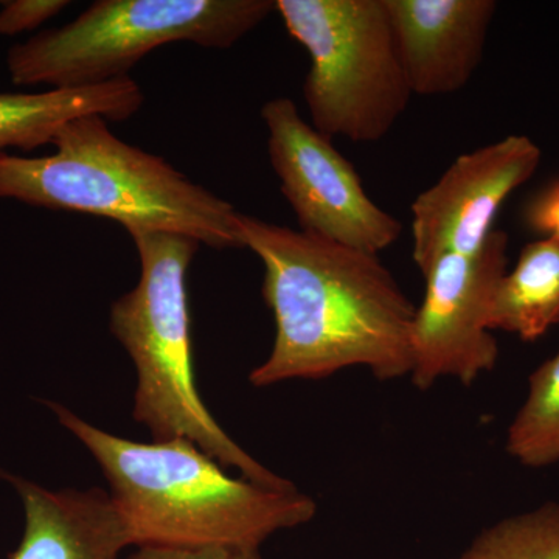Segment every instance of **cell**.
Here are the masks:
<instances>
[{
    "label": "cell",
    "instance_id": "1",
    "mask_svg": "<svg viewBox=\"0 0 559 559\" xmlns=\"http://www.w3.org/2000/svg\"><path fill=\"white\" fill-rule=\"evenodd\" d=\"M237 230L263 263L261 294L275 322L250 384L323 380L352 367L380 381L411 377L417 307L380 257L240 212Z\"/></svg>",
    "mask_w": 559,
    "mask_h": 559
},
{
    "label": "cell",
    "instance_id": "2",
    "mask_svg": "<svg viewBox=\"0 0 559 559\" xmlns=\"http://www.w3.org/2000/svg\"><path fill=\"white\" fill-rule=\"evenodd\" d=\"M100 465L135 547L234 546L260 549L274 533L308 524L318 506L299 489L234 479L193 441L139 443L47 403Z\"/></svg>",
    "mask_w": 559,
    "mask_h": 559
},
{
    "label": "cell",
    "instance_id": "3",
    "mask_svg": "<svg viewBox=\"0 0 559 559\" xmlns=\"http://www.w3.org/2000/svg\"><path fill=\"white\" fill-rule=\"evenodd\" d=\"M55 153L0 151V200L116 221L130 235L164 231L215 249L242 248L230 202L132 146L100 116L80 117L58 131Z\"/></svg>",
    "mask_w": 559,
    "mask_h": 559
},
{
    "label": "cell",
    "instance_id": "4",
    "mask_svg": "<svg viewBox=\"0 0 559 559\" xmlns=\"http://www.w3.org/2000/svg\"><path fill=\"white\" fill-rule=\"evenodd\" d=\"M140 259L139 285L114 301L109 330L134 364L132 417L154 441H193L224 468L278 491L296 489L257 462L221 428L197 388L187 274L200 242L182 235H131Z\"/></svg>",
    "mask_w": 559,
    "mask_h": 559
},
{
    "label": "cell",
    "instance_id": "5",
    "mask_svg": "<svg viewBox=\"0 0 559 559\" xmlns=\"http://www.w3.org/2000/svg\"><path fill=\"white\" fill-rule=\"evenodd\" d=\"M275 11V0H97L75 21L36 33L7 53L16 86H97L130 76L175 43L230 49Z\"/></svg>",
    "mask_w": 559,
    "mask_h": 559
},
{
    "label": "cell",
    "instance_id": "6",
    "mask_svg": "<svg viewBox=\"0 0 559 559\" xmlns=\"http://www.w3.org/2000/svg\"><path fill=\"white\" fill-rule=\"evenodd\" d=\"M310 70L304 98L325 138L377 143L414 97L384 0H275Z\"/></svg>",
    "mask_w": 559,
    "mask_h": 559
},
{
    "label": "cell",
    "instance_id": "7",
    "mask_svg": "<svg viewBox=\"0 0 559 559\" xmlns=\"http://www.w3.org/2000/svg\"><path fill=\"white\" fill-rule=\"evenodd\" d=\"M261 119L272 170L301 231L374 255L399 241L401 221L371 201L352 162L301 119L296 103L274 98Z\"/></svg>",
    "mask_w": 559,
    "mask_h": 559
},
{
    "label": "cell",
    "instance_id": "8",
    "mask_svg": "<svg viewBox=\"0 0 559 559\" xmlns=\"http://www.w3.org/2000/svg\"><path fill=\"white\" fill-rule=\"evenodd\" d=\"M509 235L495 229L474 253H450L425 275L412 329L411 380L419 390L440 378L471 385L495 369L499 345L487 326L492 290L506 275Z\"/></svg>",
    "mask_w": 559,
    "mask_h": 559
},
{
    "label": "cell",
    "instance_id": "9",
    "mask_svg": "<svg viewBox=\"0 0 559 559\" xmlns=\"http://www.w3.org/2000/svg\"><path fill=\"white\" fill-rule=\"evenodd\" d=\"M539 146L525 135L462 154L412 202V260L423 277L450 253H474L495 230L500 207L536 170Z\"/></svg>",
    "mask_w": 559,
    "mask_h": 559
},
{
    "label": "cell",
    "instance_id": "10",
    "mask_svg": "<svg viewBox=\"0 0 559 559\" xmlns=\"http://www.w3.org/2000/svg\"><path fill=\"white\" fill-rule=\"evenodd\" d=\"M412 94H455L484 60L495 0H384Z\"/></svg>",
    "mask_w": 559,
    "mask_h": 559
},
{
    "label": "cell",
    "instance_id": "11",
    "mask_svg": "<svg viewBox=\"0 0 559 559\" xmlns=\"http://www.w3.org/2000/svg\"><path fill=\"white\" fill-rule=\"evenodd\" d=\"M16 489L25 527L10 559H120L131 546L124 522L108 491L49 489L0 469Z\"/></svg>",
    "mask_w": 559,
    "mask_h": 559
},
{
    "label": "cell",
    "instance_id": "12",
    "mask_svg": "<svg viewBox=\"0 0 559 559\" xmlns=\"http://www.w3.org/2000/svg\"><path fill=\"white\" fill-rule=\"evenodd\" d=\"M145 95L131 76L73 90L38 94L0 92V151H33L53 142L69 121L100 116L108 121L131 119Z\"/></svg>",
    "mask_w": 559,
    "mask_h": 559
},
{
    "label": "cell",
    "instance_id": "13",
    "mask_svg": "<svg viewBox=\"0 0 559 559\" xmlns=\"http://www.w3.org/2000/svg\"><path fill=\"white\" fill-rule=\"evenodd\" d=\"M559 323V241L530 242L516 266L499 280L487 312L489 331L533 342Z\"/></svg>",
    "mask_w": 559,
    "mask_h": 559
},
{
    "label": "cell",
    "instance_id": "14",
    "mask_svg": "<svg viewBox=\"0 0 559 559\" xmlns=\"http://www.w3.org/2000/svg\"><path fill=\"white\" fill-rule=\"evenodd\" d=\"M506 448L527 468L559 462V352L530 374L527 399L507 430Z\"/></svg>",
    "mask_w": 559,
    "mask_h": 559
},
{
    "label": "cell",
    "instance_id": "15",
    "mask_svg": "<svg viewBox=\"0 0 559 559\" xmlns=\"http://www.w3.org/2000/svg\"><path fill=\"white\" fill-rule=\"evenodd\" d=\"M457 559H559V502L496 522Z\"/></svg>",
    "mask_w": 559,
    "mask_h": 559
},
{
    "label": "cell",
    "instance_id": "16",
    "mask_svg": "<svg viewBox=\"0 0 559 559\" xmlns=\"http://www.w3.org/2000/svg\"><path fill=\"white\" fill-rule=\"evenodd\" d=\"M0 35L17 36L46 24L70 5L69 0H9L0 3Z\"/></svg>",
    "mask_w": 559,
    "mask_h": 559
},
{
    "label": "cell",
    "instance_id": "17",
    "mask_svg": "<svg viewBox=\"0 0 559 559\" xmlns=\"http://www.w3.org/2000/svg\"><path fill=\"white\" fill-rule=\"evenodd\" d=\"M522 219L535 234L559 241V180L530 198L522 210Z\"/></svg>",
    "mask_w": 559,
    "mask_h": 559
},
{
    "label": "cell",
    "instance_id": "18",
    "mask_svg": "<svg viewBox=\"0 0 559 559\" xmlns=\"http://www.w3.org/2000/svg\"><path fill=\"white\" fill-rule=\"evenodd\" d=\"M127 559H263L260 549L234 546L138 547Z\"/></svg>",
    "mask_w": 559,
    "mask_h": 559
}]
</instances>
